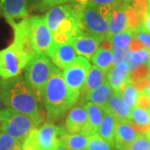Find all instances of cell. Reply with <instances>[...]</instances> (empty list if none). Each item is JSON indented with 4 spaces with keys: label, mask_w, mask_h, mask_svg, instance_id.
Instances as JSON below:
<instances>
[{
    "label": "cell",
    "mask_w": 150,
    "mask_h": 150,
    "mask_svg": "<svg viewBox=\"0 0 150 150\" xmlns=\"http://www.w3.org/2000/svg\"><path fill=\"white\" fill-rule=\"evenodd\" d=\"M79 97L74 95L64 79L63 73L53 66L43 93V106L46 117L50 123L57 122L78 102Z\"/></svg>",
    "instance_id": "obj_1"
},
{
    "label": "cell",
    "mask_w": 150,
    "mask_h": 150,
    "mask_svg": "<svg viewBox=\"0 0 150 150\" xmlns=\"http://www.w3.org/2000/svg\"><path fill=\"white\" fill-rule=\"evenodd\" d=\"M0 95L6 108L43 121L41 110L32 89L21 76L0 80Z\"/></svg>",
    "instance_id": "obj_2"
},
{
    "label": "cell",
    "mask_w": 150,
    "mask_h": 150,
    "mask_svg": "<svg viewBox=\"0 0 150 150\" xmlns=\"http://www.w3.org/2000/svg\"><path fill=\"white\" fill-rule=\"evenodd\" d=\"M76 6L83 31L100 42L106 40L108 36V15L111 7H102L89 3H76Z\"/></svg>",
    "instance_id": "obj_3"
},
{
    "label": "cell",
    "mask_w": 150,
    "mask_h": 150,
    "mask_svg": "<svg viewBox=\"0 0 150 150\" xmlns=\"http://www.w3.org/2000/svg\"><path fill=\"white\" fill-rule=\"evenodd\" d=\"M53 66L47 55L38 53L29 61L24 70V79L39 103L43 101V93Z\"/></svg>",
    "instance_id": "obj_4"
},
{
    "label": "cell",
    "mask_w": 150,
    "mask_h": 150,
    "mask_svg": "<svg viewBox=\"0 0 150 150\" xmlns=\"http://www.w3.org/2000/svg\"><path fill=\"white\" fill-rule=\"evenodd\" d=\"M42 122L11 108H4L0 111V123L3 132L22 144L33 129L38 128Z\"/></svg>",
    "instance_id": "obj_5"
},
{
    "label": "cell",
    "mask_w": 150,
    "mask_h": 150,
    "mask_svg": "<svg viewBox=\"0 0 150 150\" xmlns=\"http://www.w3.org/2000/svg\"><path fill=\"white\" fill-rule=\"evenodd\" d=\"M90 67L89 61L79 56L63 70V76L66 84L76 96L80 97Z\"/></svg>",
    "instance_id": "obj_6"
},
{
    "label": "cell",
    "mask_w": 150,
    "mask_h": 150,
    "mask_svg": "<svg viewBox=\"0 0 150 150\" xmlns=\"http://www.w3.org/2000/svg\"><path fill=\"white\" fill-rule=\"evenodd\" d=\"M28 64L27 60L12 43L0 50V79H9L20 76Z\"/></svg>",
    "instance_id": "obj_7"
},
{
    "label": "cell",
    "mask_w": 150,
    "mask_h": 150,
    "mask_svg": "<svg viewBox=\"0 0 150 150\" xmlns=\"http://www.w3.org/2000/svg\"><path fill=\"white\" fill-rule=\"evenodd\" d=\"M13 28L14 34L13 44L27 60L28 63H29L33 58L40 53L36 49L33 44L30 30L29 18L17 23L14 26H13Z\"/></svg>",
    "instance_id": "obj_8"
},
{
    "label": "cell",
    "mask_w": 150,
    "mask_h": 150,
    "mask_svg": "<svg viewBox=\"0 0 150 150\" xmlns=\"http://www.w3.org/2000/svg\"><path fill=\"white\" fill-rule=\"evenodd\" d=\"M33 41L38 52L48 54L49 48L54 43L53 34L46 23L45 17L35 15L29 18Z\"/></svg>",
    "instance_id": "obj_9"
},
{
    "label": "cell",
    "mask_w": 150,
    "mask_h": 150,
    "mask_svg": "<svg viewBox=\"0 0 150 150\" xmlns=\"http://www.w3.org/2000/svg\"><path fill=\"white\" fill-rule=\"evenodd\" d=\"M0 13L11 26L29 18L27 0H0Z\"/></svg>",
    "instance_id": "obj_10"
},
{
    "label": "cell",
    "mask_w": 150,
    "mask_h": 150,
    "mask_svg": "<svg viewBox=\"0 0 150 150\" xmlns=\"http://www.w3.org/2000/svg\"><path fill=\"white\" fill-rule=\"evenodd\" d=\"M47 56L52 60L54 66L59 69L64 70L77 58V53L73 46L68 42H54L49 48Z\"/></svg>",
    "instance_id": "obj_11"
},
{
    "label": "cell",
    "mask_w": 150,
    "mask_h": 150,
    "mask_svg": "<svg viewBox=\"0 0 150 150\" xmlns=\"http://www.w3.org/2000/svg\"><path fill=\"white\" fill-rule=\"evenodd\" d=\"M68 43H69L73 46L76 53L79 56H82L88 60L91 59L93 54L96 53L101 42L95 37L85 32H83L70 39Z\"/></svg>",
    "instance_id": "obj_12"
},
{
    "label": "cell",
    "mask_w": 150,
    "mask_h": 150,
    "mask_svg": "<svg viewBox=\"0 0 150 150\" xmlns=\"http://www.w3.org/2000/svg\"><path fill=\"white\" fill-rule=\"evenodd\" d=\"M61 127L53 123H45L37 129L38 150H54L59 140Z\"/></svg>",
    "instance_id": "obj_13"
},
{
    "label": "cell",
    "mask_w": 150,
    "mask_h": 150,
    "mask_svg": "<svg viewBox=\"0 0 150 150\" xmlns=\"http://www.w3.org/2000/svg\"><path fill=\"white\" fill-rule=\"evenodd\" d=\"M129 74L130 68L128 60L120 62L108 72L107 82L115 93H120L123 86L129 80Z\"/></svg>",
    "instance_id": "obj_14"
},
{
    "label": "cell",
    "mask_w": 150,
    "mask_h": 150,
    "mask_svg": "<svg viewBox=\"0 0 150 150\" xmlns=\"http://www.w3.org/2000/svg\"><path fill=\"white\" fill-rule=\"evenodd\" d=\"M139 134L129 120H117L114 134V147L118 150H123L133 142Z\"/></svg>",
    "instance_id": "obj_15"
},
{
    "label": "cell",
    "mask_w": 150,
    "mask_h": 150,
    "mask_svg": "<svg viewBox=\"0 0 150 150\" xmlns=\"http://www.w3.org/2000/svg\"><path fill=\"white\" fill-rule=\"evenodd\" d=\"M88 120L84 106L74 107L70 110L65 119L64 129L68 134H82Z\"/></svg>",
    "instance_id": "obj_16"
},
{
    "label": "cell",
    "mask_w": 150,
    "mask_h": 150,
    "mask_svg": "<svg viewBox=\"0 0 150 150\" xmlns=\"http://www.w3.org/2000/svg\"><path fill=\"white\" fill-rule=\"evenodd\" d=\"M84 108L88 114V120L82 134L88 137L90 135L97 134V131L102 121L103 115L104 113V108L90 102H86Z\"/></svg>",
    "instance_id": "obj_17"
},
{
    "label": "cell",
    "mask_w": 150,
    "mask_h": 150,
    "mask_svg": "<svg viewBox=\"0 0 150 150\" xmlns=\"http://www.w3.org/2000/svg\"><path fill=\"white\" fill-rule=\"evenodd\" d=\"M74 9V4H62L54 7L47 12L45 20L52 34L57 30L60 23L73 13Z\"/></svg>",
    "instance_id": "obj_18"
},
{
    "label": "cell",
    "mask_w": 150,
    "mask_h": 150,
    "mask_svg": "<svg viewBox=\"0 0 150 150\" xmlns=\"http://www.w3.org/2000/svg\"><path fill=\"white\" fill-rule=\"evenodd\" d=\"M104 110L110 112L117 120H130L132 108L125 103L118 93H113L104 106Z\"/></svg>",
    "instance_id": "obj_19"
},
{
    "label": "cell",
    "mask_w": 150,
    "mask_h": 150,
    "mask_svg": "<svg viewBox=\"0 0 150 150\" xmlns=\"http://www.w3.org/2000/svg\"><path fill=\"white\" fill-rule=\"evenodd\" d=\"M113 93L114 91L112 87L108 82H105L82 97V102H90L104 108L108 101L113 95Z\"/></svg>",
    "instance_id": "obj_20"
},
{
    "label": "cell",
    "mask_w": 150,
    "mask_h": 150,
    "mask_svg": "<svg viewBox=\"0 0 150 150\" xmlns=\"http://www.w3.org/2000/svg\"><path fill=\"white\" fill-rule=\"evenodd\" d=\"M88 137L82 134H68L64 128L60 129L59 142L68 150H86Z\"/></svg>",
    "instance_id": "obj_21"
},
{
    "label": "cell",
    "mask_w": 150,
    "mask_h": 150,
    "mask_svg": "<svg viewBox=\"0 0 150 150\" xmlns=\"http://www.w3.org/2000/svg\"><path fill=\"white\" fill-rule=\"evenodd\" d=\"M129 122L139 134H144L150 129V112L135 106L131 110Z\"/></svg>",
    "instance_id": "obj_22"
},
{
    "label": "cell",
    "mask_w": 150,
    "mask_h": 150,
    "mask_svg": "<svg viewBox=\"0 0 150 150\" xmlns=\"http://www.w3.org/2000/svg\"><path fill=\"white\" fill-rule=\"evenodd\" d=\"M105 82H107V74L96 66H91L81 92L82 95L84 96L88 93L93 90Z\"/></svg>",
    "instance_id": "obj_23"
},
{
    "label": "cell",
    "mask_w": 150,
    "mask_h": 150,
    "mask_svg": "<svg viewBox=\"0 0 150 150\" xmlns=\"http://www.w3.org/2000/svg\"><path fill=\"white\" fill-rule=\"evenodd\" d=\"M117 119L112 115L110 112L104 110V113L103 115V118L97 134H98L103 139L114 144V134L116 129Z\"/></svg>",
    "instance_id": "obj_24"
},
{
    "label": "cell",
    "mask_w": 150,
    "mask_h": 150,
    "mask_svg": "<svg viewBox=\"0 0 150 150\" xmlns=\"http://www.w3.org/2000/svg\"><path fill=\"white\" fill-rule=\"evenodd\" d=\"M91 60L94 66L108 74V72L113 67L112 49L99 47L96 53L92 57Z\"/></svg>",
    "instance_id": "obj_25"
},
{
    "label": "cell",
    "mask_w": 150,
    "mask_h": 150,
    "mask_svg": "<svg viewBox=\"0 0 150 150\" xmlns=\"http://www.w3.org/2000/svg\"><path fill=\"white\" fill-rule=\"evenodd\" d=\"M149 59V51L146 48H143L136 51H129L128 61L129 63L130 71L136 69L139 65L147 64Z\"/></svg>",
    "instance_id": "obj_26"
},
{
    "label": "cell",
    "mask_w": 150,
    "mask_h": 150,
    "mask_svg": "<svg viewBox=\"0 0 150 150\" xmlns=\"http://www.w3.org/2000/svg\"><path fill=\"white\" fill-rule=\"evenodd\" d=\"M119 94L121 95L122 98L129 107L133 108L137 104V100H138V97L139 94V91H138V89L135 88L134 83L130 80H129L125 83V85L123 86Z\"/></svg>",
    "instance_id": "obj_27"
},
{
    "label": "cell",
    "mask_w": 150,
    "mask_h": 150,
    "mask_svg": "<svg viewBox=\"0 0 150 150\" xmlns=\"http://www.w3.org/2000/svg\"><path fill=\"white\" fill-rule=\"evenodd\" d=\"M134 38V32L124 31L114 34L107 38V40L113 46L123 48H129L130 43Z\"/></svg>",
    "instance_id": "obj_28"
},
{
    "label": "cell",
    "mask_w": 150,
    "mask_h": 150,
    "mask_svg": "<svg viewBox=\"0 0 150 150\" xmlns=\"http://www.w3.org/2000/svg\"><path fill=\"white\" fill-rule=\"evenodd\" d=\"M114 144L103 139L98 134L88 136L86 150H113Z\"/></svg>",
    "instance_id": "obj_29"
},
{
    "label": "cell",
    "mask_w": 150,
    "mask_h": 150,
    "mask_svg": "<svg viewBox=\"0 0 150 150\" xmlns=\"http://www.w3.org/2000/svg\"><path fill=\"white\" fill-rule=\"evenodd\" d=\"M0 150H22V143L4 132H1Z\"/></svg>",
    "instance_id": "obj_30"
},
{
    "label": "cell",
    "mask_w": 150,
    "mask_h": 150,
    "mask_svg": "<svg viewBox=\"0 0 150 150\" xmlns=\"http://www.w3.org/2000/svg\"><path fill=\"white\" fill-rule=\"evenodd\" d=\"M123 150H150V141L145 137L144 134H139Z\"/></svg>",
    "instance_id": "obj_31"
},
{
    "label": "cell",
    "mask_w": 150,
    "mask_h": 150,
    "mask_svg": "<svg viewBox=\"0 0 150 150\" xmlns=\"http://www.w3.org/2000/svg\"><path fill=\"white\" fill-rule=\"evenodd\" d=\"M112 49V65L115 66L120 62H123L125 60H128L129 50V48H123L113 46Z\"/></svg>",
    "instance_id": "obj_32"
},
{
    "label": "cell",
    "mask_w": 150,
    "mask_h": 150,
    "mask_svg": "<svg viewBox=\"0 0 150 150\" xmlns=\"http://www.w3.org/2000/svg\"><path fill=\"white\" fill-rule=\"evenodd\" d=\"M134 37L142 43L147 49H150V33L145 31L140 25L134 31Z\"/></svg>",
    "instance_id": "obj_33"
},
{
    "label": "cell",
    "mask_w": 150,
    "mask_h": 150,
    "mask_svg": "<svg viewBox=\"0 0 150 150\" xmlns=\"http://www.w3.org/2000/svg\"><path fill=\"white\" fill-rule=\"evenodd\" d=\"M72 1L74 0H41L39 4L38 5L37 9L39 11H45L56 6L65 4L66 3Z\"/></svg>",
    "instance_id": "obj_34"
},
{
    "label": "cell",
    "mask_w": 150,
    "mask_h": 150,
    "mask_svg": "<svg viewBox=\"0 0 150 150\" xmlns=\"http://www.w3.org/2000/svg\"><path fill=\"white\" fill-rule=\"evenodd\" d=\"M75 3H89L98 6L102 7H112L122 2V0H74Z\"/></svg>",
    "instance_id": "obj_35"
},
{
    "label": "cell",
    "mask_w": 150,
    "mask_h": 150,
    "mask_svg": "<svg viewBox=\"0 0 150 150\" xmlns=\"http://www.w3.org/2000/svg\"><path fill=\"white\" fill-rule=\"evenodd\" d=\"M150 105V98L147 94H145L144 92H139V94L138 97V100H137V107L142 108L148 109Z\"/></svg>",
    "instance_id": "obj_36"
},
{
    "label": "cell",
    "mask_w": 150,
    "mask_h": 150,
    "mask_svg": "<svg viewBox=\"0 0 150 150\" xmlns=\"http://www.w3.org/2000/svg\"><path fill=\"white\" fill-rule=\"evenodd\" d=\"M140 26L144 29L145 31L150 33V10L148 9L147 14L144 18V20L142 22V23L140 24Z\"/></svg>",
    "instance_id": "obj_37"
},
{
    "label": "cell",
    "mask_w": 150,
    "mask_h": 150,
    "mask_svg": "<svg viewBox=\"0 0 150 150\" xmlns=\"http://www.w3.org/2000/svg\"><path fill=\"white\" fill-rule=\"evenodd\" d=\"M143 48H145V47L136 38L134 37V39L132 40V42L130 43V45H129V51H136V50H139Z\"/></svg>",
    "instance_id": "obj_38"
},
{
    "label": "cell",
    "mask_w": 150,
    "mask_h": 150,
    "mask_svg": "<svg viewBox=\"0 0 150 150\" xmlns=\"http://www.w3.org/2000/svg\"><path fill=\"white\" fill-rule=\"evenodd\" d=\"M54 150H68V149H67L64 146L59 142V140H58V144H57V145H56V147L54 149Z\"/></svg>",
    "instance_id": "obj_39"
},
{
    "label": "cell",
    "mask_w": 150,
    "mask_h": 150,
    "mask_svg": "<svg viewBox=\"0 0 150 150\" xmlns=\"http://www.w3.org/2000/svg\"><path fill=\"white\" fill-rule=\"evenodd\" d=\"M141 92H144L145 94H147V95L150 98V83H149V84L147 86V88H145Z\"/></svg>",
    "instance_id": "obj_40"
},
{
    "label": "cell",
    "mask_w": 150,
    "mask_h": 150,
    "mask_svg": "<svg viewBox=\"0 0 150 150\" xmlns=\"http://www.w3.org/2000/svg\"><path fill=\"white\" fill-rule=\"evenodd\" d=\"M5 107V105H4V103L3 102V100H2V98H1V95H0V111L2 110V109H4Z\"/></svg>",
    "instance_id": "obj_41"
},
{
    "label": "cell",
    "mask_w": 150,
    "mask_h": 150,
    "mask_svg": "<svg viewBox=\"0 0 150 150\" xmlns=\"http://www.w3.org/2000/svg\"><path fill=\"white\" fill-rule=\"evenodd\" d=\"M41 2V0H33V5L34 6L35 8H37L38 5L39 4V3Z\"/></svg>",
    "instance_id": "obj_42"
},
{
    "label": "cell",
    "mask_w": 150,
    "mask_h": 150,
    "mask_svg": "<svg viewBox=\"0 0 150 150\" xmlns=\"http://www.w3.org/2000/svg\"><path fill=\"white\" fill-rule=\"evenodd\" d=\"M144 135H145V137H146V138L150 141V129L149 130V131H147V132L145 133Z\"/></svg>",
    "instance_id": "obj_43"
},
{
    "label": "cell",
    "mask_w": 150,
    "mask_h": 150,
    "mask_svg": "<svg viewBox=\"0 0 150 150\" xmlns=\"http://www.w3.org/2000/svg\"><path fill=\"white\" fill-rule=\"evenodd\" d=\"M147 66H148V69H149V74H150V59H149V63L147 64Z\"/></svg>",
    "instance_id": "obj_44"
},
{
    "label": "cell",
    "mask_w": 150,
    "mask_h": 150,
    "mask_svg": "<svg viewBox=\"0 0 150 150\" xmlns=\"http://www.w3.org/2000/svg\"><path fill=\"white\" fill-rule=\"evenodd\" d=\"M148 1V9L150 10V0H147Z\"/></svg>",
    "instance_id": "obj_45"
},
{
    "label": "cell",
    "mask_w": 150,
    "mask_h": 150,
    "mask_svg": "<svg viewBox=\"0 0 150 150\" xmlns=\"http://www.w3.org/2000/svg\"><path fill=\"white\" fill-rule=\"evenodd\" d=\"M122 1H123V2H127V3H129L131 0H122Z\"/></svg>",
    "instance_id": "obj_46"
},
{
    "label": "cell",
    "mask_w": 150,
    "mask_h": 150,
    "mask_svg": "<svg viewBox=\"0 0 150 150\" xmlns=\"http://www.w3.org/2000/svg\"><path fill=\"white\" fill-rule=\"evenodd\" d=\"M148 110L150 112V105H149V108H148Z\"/></svg>",
    "instance_id": "obj_47"
},
{
    "label": "cell",
    "mask_w": 150,
    "mask_h": 150,
    "mask_svg": "<svg viewBox=\"0 0 150 150\" xmlns=\"http://www.w3.org/2000/svg\"><path fill=\"white\" fill-rule=\"evenodd\" d=\"M149 54H150V49H149Z\"/></svg>",
    "instance_id": "obj_48"
}]
</instances>
